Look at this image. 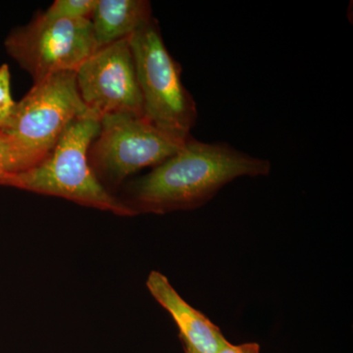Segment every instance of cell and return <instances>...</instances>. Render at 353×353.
<instances>
[{
	"label": "cell",
	"instance_id": "cell-1",
	"mask_svg": "<svg viewBox=\"0 0 353 353\" xmlns=\"http://www.w3.org/2000/svg\"><path fill=\"white\" fill-rule=\"evenodd\" d=\"M270 172L269 160L228 143H203L190 134L178 152L130 183L123 202L134 215L194 210L236 179L267 176Z\"/></svg>",
	"mask_w": 353,
	"mask_h": 353
},
{
	"label": "cell",
	"instance_id": "cell-2",
	"mask_svg": "<svg viewBox=\"0 0 353 353\" xmlns=\"http://www.w3.org/2000/svg\"><path fill=\"white\" fill-rule=\"evenodd\" d=\"M101 121L94 114L74 121L43 162L29 170L2 176L0 185L62 197L124 217L136 216L122 199L105 189L88 161V150L99 134Z\"/></svg>",
	"mask_w": 353,
	"mask_h": 353
},
{
	"label": "cell",
	"instance_id": "cell-3",
	"mask_svg": "<svg viewBox=\"0 0 353 353\" xmlns=\"http://www.w3.org/2000/svg\"><path fill=\"white\" fill-rule=\"evenodd\" d=\"M143 115L162 131L187 139L197 120L196 103L182 81L181 65L165 46L152 18L129 38Z\"/></svg>",
	"mask_w": 353,
	"mask_h": 353
},
{
	"label": "cell",
	"instance_id": "cell-4",
	"mask_svg": "<svg viewBox=\"0 0 353 353\" xmlns=\"http://www.w3.org/2000/svg\"><path fill=\"white\" fill-rule=\"evenodd\" d=\"M187 139L162 131L143 116L112 114L101 118V130L88 150V161L101 182L104 179L118 185L141 169L168 159Z\"/></svg>",
	"mask_w": 353,
	"mask_h": 353
},
{
	"label": "cell",
	"instance_id": "cell-5",
	"mask_svg": "<svg viewBox=\"0 0 353 353\" xmlns=\"http://www.w3.org/2000/svg\"><path fill=\"white\" fill-rule=\"evenodd\" d=\"M92 114L81 99L76 72H61L34 82L17 102L6 132L36 162H43L74 121Z\"/></svg>",
	"mask_w": 353,
	"mask_h": 353
},
{
	"label": "cell",
	"instance_id": "cell-6",
	"mask_svg": "<svg viewBox=\"0 0 353 353\" xmlns=\"http://www.w3.org/2000/svg\"><path fill=\"white\" fill-rule=\"evenodd\" d=\"M7 53L34 82L61 72H77L95 50L90 19H52L39 13L9 34Z\"/></svg>",
	"mask_w": 353,
	"mask_h": 353
},
{
	"label": "cell",
	"instance_id": "cell-7",
	"mask_svg": "<svg viewBox=\"0 0 353 353\" xmlns=\"http://www.w3.org/2000/svg\"><path fill=\"white\" fill-rule=\"evenodd\" d=\"M81 99L99 118L143 116V97L129 38L97 48L76 72Z\"/></svg>",
	"mask_w": 353,
	"mask_h": 353
},
{
	"label": "cell",
	"instance_id": "cell-8",
	"mask_svg": "<svg viewBox=\"0 0 353 353\" xmlns=\"http://www.w3.org/2000/svg\"><path fill=\"white\" fill-rule=\"evenodd\" d=\"M146 287L173 318L185 353H218L226 345L228 341L220 329L201 311L190 305L163 274L152 271Z\"/></svg>",
	"mask_w": 353,
	"mask_h": 353
},
{
	"label": "cell",
	"instance_id": "cell-9",
	"mask_svg": "<svg viewBox=\"0 0 353 353\" xmlns=\"http://www.w3.org/2000/svg\"><path fill=\"white\" fill-rule=\"evenodd\" d=\"M152 18L146 0H97L90 20L97 48L130 38Z\"/></svg>",
	"mask_w": 353,
	"mask_h": 353
},
{
	"label": "cell",
	"instance_id": "cell-10",
	"mask_svg": "<svg viewBox=\"0 0 353 353\" xmlns=\"http://www.w3.org/2000/svg\"><path fill=\"white\" fill-rule=\"evenodd\" d=\"M36 162L6 132H0V179L34 168Z\"/></svg>",
	"mask_w": 353,
	"mask_h": 353
},
{
	"label": "cell",
	"instance_id": "cell-11",
	"mask_svg": "<svg viewBox=\"0 0 353 353\" xmlns=\"http://www.w3.org/2000/svg\"><path fill=\"white\" fill-rule=\"evenodd\" d=\"M97 0H57L43 15L52 19H90Z\"/></svg>",
	"mask_w": 353,
	"mask_h": 353
},
{
	"label": "cell",
	"instance_id": "cell-12",
	"mask_svg": "<svg viewBox=\"0 0 353 353\" xmlns=\"http://www.w3.org/2000/svg\"><path fill=\"white\" fill-rule=\"evenodd\" d=\"M17 102L11 94V76L7 64L0 66V132H6L12 122Z\"/></svg>",
	"mask_w": 353,
	"mask_h": 353
},
{
	"label": "cell",
	"instance_id": "cell-13",
	"mask_svg": "<svg viewBox=\"0 0 353 353\" xmlns=\"http://www.w3.org/2000/svg\"><path fill=\"white\" fill-rule=\"evenodd\" d=\"M218 353H260V345L256 343L232 345L230 341H228Z\"/></svg>",
	"mask_w": 353,
	"mask_h": 353
}]
</instances>
